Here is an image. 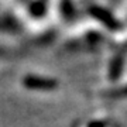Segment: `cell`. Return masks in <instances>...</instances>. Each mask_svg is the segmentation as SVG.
<instances>
[{"instance_id": "6da1fadb", "label": "cell", "mask_w": 127, "mask_h": 127, "mask_svg": "<svg viewBox=\"0 0 127 127\" xmlns=\"http://www.w3.org/2000/svg\"><path fill=\"white\" fill-rule=\"evenodd\" d=\"M24 85L30 89H38V91H52L57 88V81L47 79L40 76H27L24 79Z\"/></svg>"}, {"instance_id": "7a4b0ae2", "label": "cell", "mask_w": 127, "mask_h": 127, "mask_svg": "<svg viewBox=\"0 0 127 127\" xmlns=\"http://www.w3.org/2000/svg\"><path fill=\"white\" fill-rule=\"evenodd\" d=\"M91 14L95 16V17L97 18V20H100L106 27L112 28V30L120 27V24H119V21L113 17V14L110 13V11H107L106 9H102L99 6H93V7H91Z\"/></svg>"}, {"instance_id": "3957f363", "label": "cell", "mask_w": 127, "mask_h": 127, "mask_svg": "<svg viewBox=\"0 0 127 127\" xmlns=\"http://www.w3.org/2000/svg\"><path fill=\"white\" fill-rule=\"evenodd\" d=\"M122 69H123V58L122 57H117V58L113 59V62L110 65V71H109L110 79H112V81L119 79L120 73H122Z\"/></svg>"}, {"instance_id": "277c9868", "label": "cell", "mask_w": 127, "mask_h": 127, "mask_svg": "<svg viewBox=\"0 0 127 127\" xmlns=\"http://www.w3.org/2000/svg\"><path fill=\"white\" fill-rule=\"evenodd\" d=\"M106 96L109 97H122V96H127V86H123L120 89H114V91L106 92Z\"/></svg>"}, {"instance_id": "5b68a950", "label": "cell", "mask_w": 127, "mask_h": 127, "mask_svg": "<svg viewBox=\"0 0 127 127\" xmlns=\"http://www.w3.org/2000/svg\"><path fill=\"white\" fill-rule=\"evenodd\" d=\"M88 127H107V122H104V120H95V122L89 123Z\"/></svg>"}]
</instances>
